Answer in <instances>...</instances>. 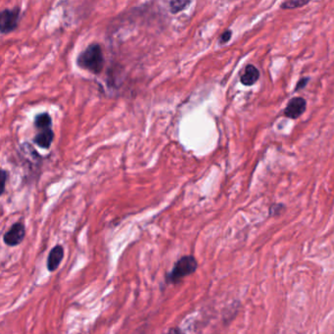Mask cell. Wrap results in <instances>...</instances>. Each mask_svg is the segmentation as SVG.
Wrapping results in <instances>:
<instances>
[{"label":"cell","mask_w":334,"mask_h":334,"mask_svg":"<svg viewBox=\"0 0 334 334\" xmlns=\"http://www.w3.org/2000/svg\"><path fill=\"white\" fill-rule=\"evenodd\" d=\"M307 108V102L302 97H294L288 102L286 108L284 109V116L289 119H298L303 115Z\"/></svg>","instance_id":"obj_5"},{"label":"cell","mask_w":334,"mask_h":334,"mask_svg":"<svg viewBox=\"0 0 334 334\" xmlns=\"http://www.w3.org/2000/svg\"><path fill=\"white\" fill-rule=\"evenodd\" d=\"M21 19V9H4L0 11V34L8 35L17 30Z\"/></svg>","instance_id":"obj_3"},{"label":"cell","mask_w":334,"mask_h":334,"mask_svg":"<svg viewBox=\"0 0 334 334\" xmlns=\"http://www.w3.org/2000/svg\"><path fill=\"white\" fill-rule=\"evenodd\" d=\"M35 127L38 128V129H40V130L51 128V127H52L51 116L49 115L47 112L38 114L35 117Z\"/></svg>","instance_id":"obj_9"},{"label":"cell","mask_w":334,"mask_h":334,"mask_svg":"<svg viewBox=\"0 0 334 334\" xmlns=\"http://www.w3.org/2000/svg\"><path fill=\"white\" fill-rule=\"evenodd\" d=\"M285 211V206L280 203H276L270 208V216H279Z\"/></svg>","instance_id":"obj_12"},{"label":"cell","mask_w":334,"mask_h":334,"mask_svg":"<svg viewBox=\"0 0 334 334\" xmlns=\"http://www.w3.org/2000/svg\"><path fill=\"white\" fill-rule=\"evenodd\" d=\"M308 82H309V78H304V79H301V80L298 81L297 85H296L295 92H298V91H300V90L304 88V87L307 85V83H308Z\"/></svg>","instance_id":"obj_15"},{"label":"cell","mask_w":334,"mask_h":334,"mask_svg":"<svg viewBox=\"0 0 334 334\" xmlns=\"http://www.w3.org/2000/svg\"><path fill=\"white\" fill-rule=\"evenodd\" d=\"M190 0H171L170 1V8L173 14H177L180 12L184 11L185 8L189 5Z\"/></svg>","instance_id":"obj_10"},{"label":"cell","mask_w":334,"mask_h":334,"mask_svg":"<svg viewBox=\"0 0 334 334\" xmlns=\"http://www.w3.org/2000/svg\"><path fill=\"white\" fill-rule=\"evenodd\" d=\"M231 35H232V33H231V31H230V30L224 32L222 35H220V39H219L220 43H227V42H229V40L231 39Z\"/></svg>","instance_id":"obj_14"},{"label":"cell","mask_w":334,"mask_h":334,"mask_svg":"<svg viewBox=\"0 0 334 334\" xmlns=\"http://www.w3.org/2000/svg\"><path fill=\"white\" fill-rule=\"evenodd\" d=\"M311 0H288L282 4L283 9H297L307 5Z\"/></svg>","instance_id":"obj_11"},{"label":"cell","mask_w":334,"mask_h":334,"mask_svg":"<svg viewBox=\"0 0 334 334\" xmlns=\"http://www.w3.org/2000/svg\"><path fill=\"white\" fill-rule=\"evenodd\" d=\"M197 268L198 263L193 256H184L175 263L172 272L168 275L167 282L173 284L179 283L184 277L195 273Z\"/></svg>","instance_id":"obj_2"},{"label":"cell","mask_w":334,"mask_h":334,"mask_svg":"<svg viewBox=\"0 0 334 334\" xmlns=\"http://www.w3.org/2000/svg\"><path fill=\"white\" fill-rule=\"evenodd\" d=\"M260 78V72L253 65H248L244 70V73L240 77V81L243 85L251 86L255 84Z\"/></svg>","instance_id":"obj_7"},{"label":"cell","mask_w":334,"mask_h":334,"mask_svg":"<svg viewBox=\"0 0 334 334\" xmlns=\"http://www.w3.org/2000/svg\"><path fill=\"white\" fill-rule=\"evenodd\" d=\"M76 63L79 68L87 71L91 74H101L105 65L102 47L98 43L90 44L78 55Z\"/></svg>","instance_id":"obj_1"},{"label":"cell","mask_w":334,"mask_h":334,"mask_svg":"<svg viewBox=\"0 0 334 334\" xmlns=\"http://www.w3.org/2000/svg\"><path fill=\"white\" fill-rule=\"evenodd\" d=\"M64 258V249L61 245H57L52 248L47 259V269L49 272H54L57 270L60 263Z\"/></svg>","instance_id":"obj_6"},{"label":"cell","mask_w":334,"mask_h":334,"mask_svg":"<svg viewBox=\"0 0 334 334\" xmlns=\"http://www.w3.org/2000/svg\"><path fill=\"white\" fill-rule=\"evenodd\" d=\"M26 235V228L22 222H16L12 226L10 230L4 234V242L8 246H17L22 243Z\"/></svg>","instance_id":"obj_4"},{"label":"cell","mask_w":334,"mask_h":334,"mask_svg":"<svg viewBox=\"0 0 334 334\" xmlns=\"http://www.w3.org/2000/svg\"><path fill=\"white\" fill-rule=\"evenodd\" d=\"M7 177H8V173L4 170H0V195H2L3 192L5 191Z\"/></svg>","instance_id":"obj_13"},{"label":"cell","mask_w":334,"mask_h":334,"mask_svg":"<svg viewBox=\"0 0 334 334\" xmlns=\"http://www.w3.org/2000/svg\"><path fill=\"white\" fill-rule=\"evenodd\" d=\"M53 139H54L53 130L51 128H47V129H42L35 136L34 142L39 147L47 149L50 147L51 143L53 142Z\"/></svg>","instance_id":"obj_8"}]
</instances>
